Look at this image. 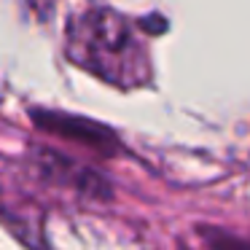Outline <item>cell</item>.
Here are the masks:
<instances>
[{
    "instance_id": "obj_1",
    "label": "cell",
    "mask_w": 250,
    "mask_h": 250,
    "mask_svg": "<svg viewBox=\"0 0 250 250\" xmlns=\"http://www.w3.org/2000/svg\"><path fill=\"white\" fill-rule=\"evenodd\" d=\"M67 54L94 76L119 86H135L148 78V57L140 38L119 14L94 8L67 27Z\"/></svg>"
}]
</instances>
